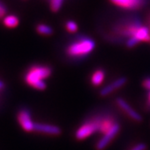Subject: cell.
Returning <instances> with one entry per match:
<instances>
[{"instance_id":"30bf717a","label":"cell","mask_w":150,"mask_h":150,"mask_svg":"<svg viewBox=\"0 0 150 150\" xmlns=\"http://www.w3.org/2000/svg\"><path fill=\"white\" fill-rule=\"evenodd\" d=\"M110 1L114 5L129 10L139 9L144 6L145 3V0H110Z\"/></svg>"},{"instance_id":"7c38bea8","label":"cell","mask_w":150,"mask_h":150,"mask_svg":"<svg viewBox=\"0 0 150 150\" xmlns=\"http://www.w3.org/2000/svg\"><path fill=\"white\" fill-rule=\"evenodd\" d=\"M4 23L7 27L14 28L18 24V18L14 15H8L4 18Z\"/></svg>"},{"instance_id":"3957f363","label":"cell","mask_w":150,"mask_h":150,"mask_svg":"<svg viewBox=\"0 0 150 150\" xmlns=\"http://www.w3.org/2000/svg\"><path fill=\"white\" fill-rule=\"evenodd\" d=\"M103 116L98 115L90 119L85 121L75 132V139L77 140H84L90 137L91 135L99 131L100 123L102 121Z\"/></svg>"},{"instance_id":"9c48e42d","label":"cell","mask_w":150,"mask_h":150,"mask_svg":"<svg viewBox=\"0 0 150 150\" xmlns=\"http://www.w3.org/2000/svg\"><path fill=\"white\" fill-rule=\"evenodd\" d=\"M34 131L41 134L59 136L62 134V129L59 126L48 124V123H36L34 124Z\"/></svg>"},{"instance_id":"2e32d148","label":"cell","mask_w":150,"mask_h":150,"mask_svg":"<svg viewBox=\"0 0 150 150\" xmlns=\"http://www.w3.org/2000/svg\"><path fill=\"white\" fill-rule=\"evenodd\" d=\"M146 149H147V145L143 143H139L133 146V148H131L129 150H146Z\"/></svg>"},{"instance_id":"44dd1931","label":"cell","mask_w":150,"mask_h":150,"mask_svg":"<svg viewBox=\"0 0 150 150\" xmlns=\"http://www.w3.org/2000/svg\"><path fill=\"white\" fill-rule=\"evenodd\" d=\"M149 30H150V28H149Z\"/></svg>"},{"instance_id":"9a60e30c","label":"cell","mask_w":150,"mask_h":150,"mask_svg":"<svg viewBox=\"0 0 150 150\" xmlns=\"http://www.w3.org/2000/svg\"><path fill=\"white\" fill-rule=\"evenodd\" d=\"M66 28L68 29V31L71 33H75L78 30V25L77 23L74 21H68L66 23Z\"/></svg>"},{"instance_id":"7a4b0ae2","label":"cell","mask_w":150,"mask_h":150,"mask_svg":"<svg viewBox=\"0 0 150 150\" xmlns=\"http://www.w3.org/2000/svg\"><path fill=\"white\" fill-rule=\"evenodd\" d=\"M94 48V41L92 38L83 37L70 43L66 48V54L71 58L82 59L90 54Z\"/></svg>"},{"instance_id":"ba28073f","label":"cell","mask_w":150,"mask_h":150,"mask_svg":"<svg viewBox=\"0 0 150 150\" xmlns=\"http://www.w3.org/2000/svg\"><path fill=\"white\" fill-rule=\"evenodd\" d=\"M127 83V79L125 77H120L117 79L108 83V85L104 86L103 88H102V89L99 92L100 96L106 97L109 94L112 93L114 91L119 89L120 88H122L123 86H124Z\"/></svg>"},{"instance_id":"5b68a950","label":"cell","mask_w":150,"mask_h":150,"mask_svg":"<svg viewBox=\"0 0 150 150\" xmlns=\"http://www.w3.org/2000/svg\"><path fill=\"white\" fill-rule=\"evenodd\" d=\"M150 42V30L146 26H140L133 37L126 42L128 48H134L139 42Z\"/></svg>"},{"instance_id":"277c9868","label":"cell","mask_w":150,"mask_h":150,"mask_svg":"<svg viewBox=\"0 0 150 150\" xmlns=\"http://www.w3.org/2000/svg\"><path fill=\"white\" fill-rule=\"evenodd\" d=\"M119 131H120V125L118 122H116L115 124L112 127V129L103 134L102 138L97 142L95 144L96 150L105 149L112 140L115 139V137L118 135Z\"/></svg>"},{"instance_id":"6da1fadb","label":"cell","mask_w":150,"mask_h":150,"mask_svg":"<svg viewBox=\"0 0 150 150\" xmlns=\"http://www.w3.org/2000/svg\"><path fill=\"white\" fill-rule=\"evenodd\" d=\"M52 74V69L48 66L35 65L30 68L25 75V82L38 90H44L47 87L44 82Z\"/></svg>"},{"instance_id":"52a82bcc","label":"cell","mask_w":150,"mask_h":150,"mask_svg":"<svg viewBox=\"0 0 150 150\" xmlns=\"http://www.w3.org/2000/svg\"><path fill=\"white\" fill-rule=\"evenodd\" d=\"M18 120L24 131H26V132L34 131V124L35 123L33 122L30 112L28 110L22 109L18 114Z\"/></svg>"},{"instance_id":"ffe728a7","label":"cell","mask_w":150,"mask_h":150,"mask_svg":"<svg viewBox=\"0 0 150 150\" xmlns=\"http://www.w3.org/2000/svg\"><path fill=\"white\" fill-rule=\"evenodd\" d=\"M3 88H4V83L0 81V89H2Z\"/></svg>"},{"instance_id":"d6986e66","label":"cell","mask_w":150,"mask_h":150,"mask_svg":"<svg viewBox=\"0 0 150 150\" xmlns=\"http://www.w3.org/2000/svg\"><path fill=\"white\" fill-rule=\"evenodd\" d=\"M148 107H150V91L149 93V94H148Z\"/></svg>"},{"instance_id":"4fadbf2b","label":"cell","mask_w":150,"mask_h":150,"mask_svg":"<svg viewBox=\"0 0 150 150\" xmlns=\"http://www.w3.org/2000/svg\"><path fill=\"white\" fill-rule=\"evenodd\" d=\"M37 31L43 35H51L53 33V28L46 24H39L38 25Z\"/></svg>"},{"instance_id":"5bb4252c","label":"cell","mask_w":150,"mask_h":150,"mask_svg":"<svg viewBox=\"0 0 150 150\" xmlns=\"http://www.w3.org/2000/svg\"><path fill=\"white\" fill-rule=\"evenodd\" d=\"M64 0H51V8L54 12H57L63 4Z\"/></svg>"},{"instance_id":"8992f818","label":"cell","mask_w":150,"mask_h":150,"mask_svg":"<svg viewBox=\"0 0 150 150\" xmlns=\"http://www.w3.org/2000/svg\"><path fill=\"white\" fill-rule=\"evenodd\" d=\"M116 104L118 105V107L125 112V114L130 118L131 119H133L135 122L138 123H141L143 121V118L140 115L139 112L137 111H135L133 108L129 105V103H127V101L125 99H123V98H118L116 99Z\"/></svg>"},{"instance_id":"e0dca14e","label":"cell","mask_w":150,"mask_h":150,"mask_svg":"<svg viewBox=\"0 0 150 150\" xmlns=\"http://www.w3.org/2000/svg\"><path fill=\"white\" fill-rule=\"evenodd\" d=\"M142 85H143V87L144 88H146V89H148V90L150 91V78L145 79L143 81V83H142Z\"/></svg>"},{"instance_id":"8fae6325","label":"cell","mask_w":150,"mask_h":150,"mask_svg":"<svg viewBox=\"0 0 150 150\" xmlns=\"http://www.w3.org/2000/svg\"><path fill=\"white\" fill-rule=\"evenodd\" d=\"M105 78V72L103 69L95 70L91 76V83L94 87H99Z\"/></svg>"},{"instance_id":"ac0fdd59","label":"cell","mask_w":150,"mask_h":150,"mask_svg":"<svg viewBox=\"0 0 150 150\" xmlns=\"http://www.w3.org/2000/svg\"><path fill=\"white\" fill-rule=\"evenodd\" d=\"M6 13V9L4 6H3L0 4V17H2Z\"/></svg>"}]
</instances>
